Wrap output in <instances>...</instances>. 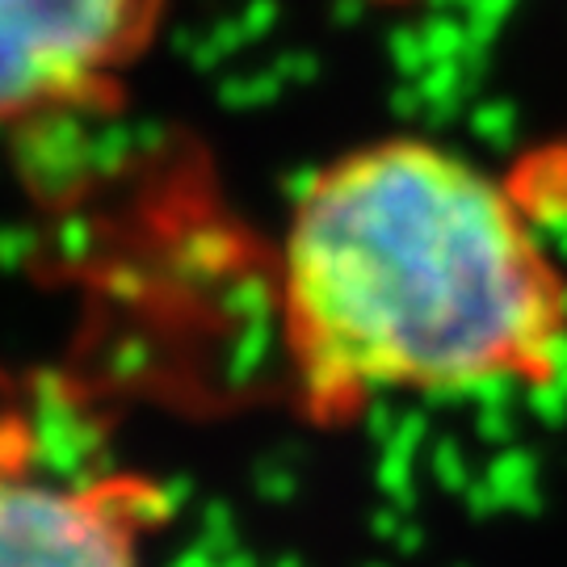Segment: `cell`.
Instances as JSON below:
<instances>
[{
	"instance_id": "cell-3",
	"label": "cell",
	"mask_w": 567,
	"mask_h": 567,
	"mask_svg": "<svg viewBox=\"0 0 567 567\" xmlns=\"http://www.w3.org/2000/svg\"><path fill=\"white\" fill-rule=\"evenodd\" d=\"M161 496L140 480L0 475V567H143Z\"/></svg>"
},
{
	"instance_id": "cell-2",
	"label": "cell",
	"mask_w": 567,
	"mask_h": 567,
	"mask_svg": "<svg viewBox=\"0 0 567 567\" xmlns=\"http://www.w3.org/2000/svg\"><path fill=\"white\" fill-rule=\"evenodd\" d=\"M168 0H0V126L105 97L152 47Z\"/></svg>"
},
{
	"instance_id": "cell-1",
	"label": "cell",
	"mask_w": 567,
	"mask_h": 567,
	"mask_svg": "<svg viewBox=\"0 0 567 567\" xmlns=\"http://www.w3.org/2000/svg\"><path fill=\"white\" fill-rule=\"evenodd\" d=\"M282 337L316 408L543 386L567 358V278L487 168L374 140L295 198Z\"/></svg>"
}]
</instances>
